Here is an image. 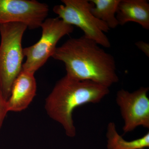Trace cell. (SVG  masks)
I'll return each mask as SVG.
<instances>
[{"label":"cell","instance_id":"13","mask_svg":"<svg viewBox=\"0 0 149 149\" xmlns=\"http://www.w3.org/2000/svg\"><path fill=\"white\" fill-rule=\"evenodd\" d=\"M136 45L138 49L142 51L145 54L149 57V45L148 43L144 41H138L136 43Z\"/></svg>","mask_w":149,"mask_h":149},{"label":"cell","instance_id":"4","mask_svg":"<svg viewBox=\"0 0 149 149\" xmlns=\"http://www.w3.org/2000/svg\"><path fill=\"white\" fill-rule=\"evenodd\" d=\"M63 4L56 5L54 12L66 24L75 26L84 32L85 37L100 46L108 48L111 46L105 34L110 30L106 24L95 17L91 12L93 4L91 0H62Z\"/></svg>","mask_w":149,"mask_h":149},{"label":"cell","instance_id":"5","mask_svg":"<svg viewBox=\"0 0 149 149\" xmlns=\"http://www.w3.org/2000/svg\"><path fill=\"white\" fill-rule=\"evenodd\" d=\"M40 27L42 35L40 40L33 45L23 49L26 60L22 64V70L33 74L52 56L58 41L74 30L73 26L58 17L46 18Z\"/></svg>","mask_w":149,"mask_h":149},{"label":"cell","instance_id":"6","mask_svg":"<svg viewBox=\"0 0 149 149\" xmlns=\"http://www.w3.org/2000/svg\"><path fill=\"white\" fill-rule=\"evenodd\" d=\"M149 89L141 87L132 93L123 89L118 91L116 102L124 121V133L131 132L139 126L149 128Z\"/></svg>","mask_w":149,"mask_h":149},{"label":"cell","instance_id":"10","mask_svg":"<svg viewBox=\"0 0 149 149\" xmlns=\"http://www.w3.org/2000/svg\"><path fill=\"white\" fill-rule=\"evenodd\" d=\"M106 136L108 149H144L149 147V132L139 139L125 141L118 133L113 122L108 125Z\"/></svg>","mask_w":149,"mask_h":149},{"label":"cell","instance_id":"14","mask_svg":"<svg viewBox=\"0 0 149 149\" xmlns=\"http://www.w3.org/2000/svg\"></svg>","mask_w":149,"mask_h":149},{"label":"cell","instance_id":"7","mask_svg":"<svg viewBox=\"0 0 149 149\" xmlns=\"http://www.w3.org/2000/svg\"><path fill=\"white\" fill-rule=\"evenodd\" d=\"M49 12L47 5L35 0H0V24L20 22L29 29H37Z\"/></svg>","mask_w":149,"mask_h":149},{"label":"cell","instance_id":"3","mask_svg":"<svg viewBox=\"0 0 149 149\" xmlns=\"http://www.w3.org/2000/svg\"><path fill=\"white\" fill-rule=\"evenodd\" d=\"M27 28L20 22L0 24V92L7 101L22 70L24 57L22 41Z\"/></svg>","mask_w":149,"mask_h":149},{"label":"cell","instance_id":"11","mask_svg":"<svg viewBox=\"0 0 149 149\" xmlns=\"http://www.w3.org/2000/svg\"><path fill=\"white\" fill-rule=\"evenodd\" d=\"M120 0H91L93 4L91 12L95 17L103 22L109 29L119 25L116 17L118 7Z\"/></svg>","mask_w":149,"mask_h":149},{"label":"cell","instance_id":"8","mask_svg":"<svg viewBox=\"0 0 149 149\" xmlns=\"http://www.w3.org/2000/svg\"><path fill=\"white\" fill-rule=\"evenodd\" d=\"M36 91L34 74L22 70L13 84L7 101L8 111L19 112L26 109L35 97Z\"/></svg>","mask_w":149,"mask_h":149},{"label":"cell","instance_id":"9","mask_svg":"<svg viewBox=\"0 0 149 149\" xmlns=\"http://www.w3.org/2000/svg\"><path fill=\"white\" fill-rule=\"evenodd\" d=\"M116 17L119 25L129 22L138 23L149 29V3L147 0H120Z\"/></svg>","mask_w":149,"mask_h":149},{"label":"cell","instance_id":"12","mask_svg":"<svg viewBox=\"0 0 149 149\" xmlns=\"http://www.w3.org/2000/svg\"><path fill=\"white\" fill-rule=\"evenodd\" d=\"M8 112L7 101L0 92V129Z\"/></svg>","mask_w":149,"mask_h":149},{"label":"cell","instance_id":"1","mask_svg":"<svg viewBox=\"0 0 149 149\" xmlns=\"http://www.w3.org/2000/svg\"><path fill=\"white\" fill-rule=\"evenodd\" d=\"M52 57L63 62L66 75L76 80L108 88L119 81L113 56L83 35L70 38L56 47Z\"/></svg>","mask_w":149,"mask_h":149},{"label":"cell","instance_id":"2","mask_svg":"<svg viewBox=\"0 0 149 149\" xmlns=\"http://www.w3.org/2000/svg\"><path fill=\"white\" fill-rule=\"evenodd\" d=\"M109 93V88L103 85L66 74L46 99L45 109L51 118L62 125L67 136L73 137L76 135L72 117L74 109L85 104L97 103Z\"/></svg>","mask_w":149,"mask_h":149}]
</instances>
